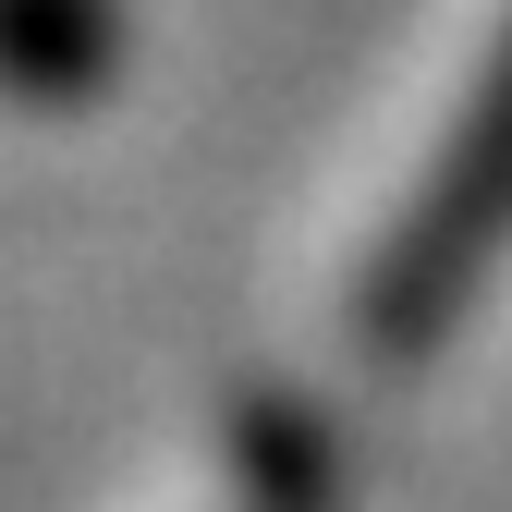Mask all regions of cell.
Masks as SVG:
<instances>
[{"label": "cell", "mask_w": 512, "mask_h": 512, "mask_svg": "<svg viewBox=\"0 0 512 512\" xmlns=\"http://www.w3.org/2000/svg\"><path fill=\"white\" fill-rule=\"evenodd\" d=\"M500 256H512V13H500V37L476 61L452 135L427 147V171L403 183V208L378 220L366 269L342 293V342L366 366H427L464 330V305H476V281Z\"/></svg>", "instance_id": "obj_1"}, {"label": "cell", "mask_w": 512, "mask_h": 512, "mask_svg": "<svg viewBox=\"0 0 512 512\" xmlns=\"http://www.w3.org/2000/svg\"><path fill=\"white\" fill-rule=\"evenodd\" d=\"M110 86V0H13V98L74 110Z\"/></svg>", "instance_id": "obj_2"}]
</instances>
